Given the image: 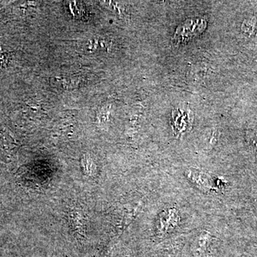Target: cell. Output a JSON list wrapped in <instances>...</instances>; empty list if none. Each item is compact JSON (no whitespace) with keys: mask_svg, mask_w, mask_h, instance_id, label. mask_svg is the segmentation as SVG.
<instances>
[{"mask_svg":"<svg viewBox=\"0 0 257 257\" xmlns=\"http://www.w3.org/2000/svg\"><path fill=\"white\" fill-rule=\"evenodd\" d=\"M207 28V21L202 18L187 20L176 30L173 42L175 45H183L194 37L199 36Z\"/></svg>","mask_w":257,"mask_h":257,"instance_id":"6da1fadb","label":"cell"},{"mask_svg":"<svg viewBox=\"0 0 257 257\" xmlns=\"http://www.w3.org/2000/svg\"><path fill=\"white\" fill-rule=\"evenodd\" d=\"M189 111L177 109L172 111V126L174 134L177 136H182L188 133L192 127L193 118Z\"/></svg>","mask_w":257,"mask_h":257,"instance_id":"7a4b0ae2","label":"cell"},{"mask_svg":"<svg viewBox=\"0 0 257 257\" xmlns=\"http://www.w3.org/2000/svg\"><path fill=\"white\" fill-rule=\"evenodd\" d=\"M186 176L194 185L204 192L214 190L216 187L214 179L202 172L195 170H188Z\"/></svg>","mask_w":257,"mask_h":257,"instance_id":"3957f363","label":"cell"}]
</instances>
